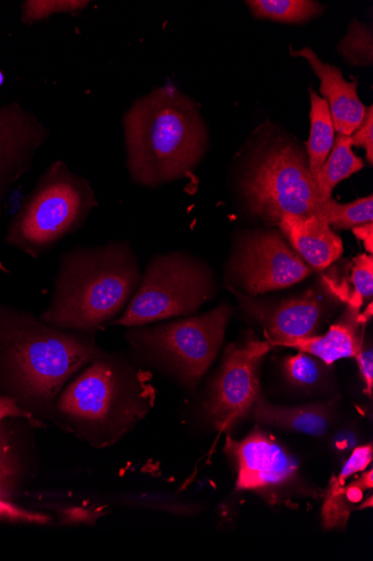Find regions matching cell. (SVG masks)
Listing matches in <instances>:
<instances>
[{"label":"cell","instance_id":"9a60e30c","mask_svg":"<svg viewBox=\"0 0 373 561\" xmlns=\"http://www.w3.org/2000/svg\"><path fill=\"white\" fill-rule=\"evenodd\" d=\"M279 227L291 248L313 272L326 271L342 256V240L324 218L285 215Z\"/></svg>","mask_w":373,"mask_h":561},{"label":"cell","instance_id":"d6986e66","mask_svg":"<svg viewBox=\"0 0 373 561\" xmlns=\"http://www.w3.org/2000/svg\"><path fill=\"white\" fill-rule=\"evenodd\" d=\"M311 99V130L306 141L307 162L310 171L316 178L330 156L336 139V131L328 102L310 89Z\"/></svg>","mask_w":373,"mask_h":561},{"label":"cell","instance_id":"5bb4252c","mask_svg":"<svg viewBox=\"0 0 373 561\" xmlns=\"http://www.w3.org/2000/svg\"><path fill=\"white\" fill-rule=\"evenodd\" d=\"M291 56L305 59L322 81L319 90L328 102L335 131L352 135L362 124L366 112L358 95V80L347 82L339 68L319 60L308 47L292 50Z\"/></svg>","mask_w":373,"mask_h":561},{"label":"cell","instance_id":"7402d4cb","mask_svg":"<svg viewBox=\"0 0 373 561\" xmlns=\"http://www.w3.org/2000/svg\"><path fill=\"white\" fill-rule=\"evenodd\" d=\"M329 367L315 356L299 351L298 354L284 359L283 374L290 386L312 393L322 390L327 385Z\"/></svg>","mask_w":373,"mask_h":561},{"label":"cell","instance_id":"277c9868","mask_svg":"<svg viewBox=\"0 0 373 561\" xmlns=\"http://www.w3.org/2000/svg\"><path fill=\"white\" fill-rule=\"evenodd\" d=\"M152 389L120 356L102 352L62 389L55 412L84 434H119L145 414Z\"/></svg>","mask_w":373,"mask_h":561},{"label":"cell","instance_id":"52a82bcc","mask_svg":"<svg viewBox=\"0 0 373 561\" xmlns=\"http://www.w3.org/2000/svg\"><path fill=\"white\" fill-rule=\"evenodd\" d=\"M217 291L214 276L193 254H159L145 272L124 314L112 324L139 328L194 314Z\"/></svg>","mask_w":373,"mask_h":561},{"label":"cell","instance_id":"2e32d148","mask_svg":"<svg viewBox=\"0 0 373 561\" xmlns=\"http://www.w3.org/2000/svg\"><path fill=\"white\" fill-rule=\"evenodd\" d=\"M372 314L347 305L341 318L324 335L298 339L281 346L308 353L327 366L341 359L355 358L364 343V327Z\"/></svg>","mask_w":373,"mask_h":561},{"label":"cell","instance_id":"ac0fdd59","mask_svg":"<svg viewBox=\"0 0 373 561\" xmlns=\"http://www.w3.org/2000/svg\"><path fill=\"white\" fill-rule=\"evenodd\" d=\"M373 488L372 469L360 473L348 485L334 477L325 496L323 524L327 529L345 528L352 510L364 500V492Z\"/></svg>","mask_w":373,"mask_h":561},{"label":"cell","instance_id":"30bf717a","mask_svg":"<svg viewBox=\"0 0 373 561\" xmlns=\"http://www.w3.org/2000/svg\"><path fill=\"white\" fill-rule=\"evenodd\" d=\"M271 347L254 337L228 346L203 403L207 419L220 432H230L250 415L260 396L259 367Z\"/></svg>","mask_w":373,"mask_h":561},{"label":"cell","instance_id":"83f0119b","mask_svg":"<svg viewBox=\"0 0 373 561\" xmlns=\"http://www.w3.org/2000/svg\"><path fill=\"white\" fill-rule=\"evenodd\" d=\"M352 147L365 149L366 160L370 165L373 162V108H366L364 119L360 127L350 135Z\"/></svg>","mask_w":373,"mask_h":561},{"label":"cell","instance_id":"4316f807","mask_svg":"<svg viewBox=\"0 0 373 561\" xmlns=\"http://www.w3.org/2000/svg\"><path fill=\"white\" fill-rule=\"evenodd\" d=\"M19 478L20 465L12 436L0 424V497L8 500L14 494Z\"/></svg>","mask_w":373,"mask_h":561},{"label":"cell","instance_id":"3957f363","mask_svg":"<svg viewBox=\"0 0 373 561\" xmlns=\"http://www.w3.org/2000/svg\"><path fill=\"white\" fill-rule=\"evenodd\" d=\"M141 273L128 242L66 251L40 319L66 331L92 334L127 308Z\"/></svg>","mask_w":373,"mask_h":561},{"label":"cell","instance_id":"9c48e42d","mask_svg":"<svg viewBox=\"0 0 373 561\" xmlns=\"http://www.w3.org/2000/svg\"><path fill=\"white\" fill-rule=\"evenodd\" d=\"M225 454L236 470V489L253 491L271 504L293 497H314L296 458L273 436L255 428L241 440L228 436Z\"/></svg>","mask_w":373,"mask_h":561},{"label":"cell","instance_id":"f546056e","mask_svg":"<svg viewBox=\"0 0 373 561\" xmlns=\"http://www.w3.org/2000/svg\"><path fill=\"white\" fill-rule=\"evenodd\" d=\"M0 519L27 522L39 525H44L49 522L48 517L26 512V510L15 506L3 497H0Z\"/></svg>","mask_w":373,"mask_h":561},{"label":"cell","instance_id":"603a6c76","mask_svg":"<svg viewBox=\"0 0 373 561\" xmlns=\"http://www.w3.org/2000/svg\"><path fill=\"white\" fill-rule=\"evenodd\" d=\"M325 284L338 298L347 287L351 286V288L347 290L342 302L361 310L362 305L366 300L371 301L373 294L372 254H360V256L353 260L350 266L349 282H343L342 285H340L330 279L325 280Z\"/></svg>","mask_w":373,"mask_h":561},{"label":"cell","instance_id":"7a4b0ae2","mask_svg":"<svg viewBox=\"0 0 373 561\" xmlns=\"http://www.w3.org/2000/svg\"><path fill=\"white\" fill-rule=\"evenodd\" d=\"M127 164L135 183L155 187L188 176L208 134L196 102L173 85L139 98L125 115Z\"/></svg>","mask_w":373,"mask_h":561},{"label":"cell","instance_id":"4fadbf2b","mask_svg":"<svg viewBox=\"0 0 373 561\" xmlns=\"http://www.w3.org/2000/svg\"><path fill=\"white\" fill-rule=\"evenodd\" d=\"M49 130L19 102L0 107V220L11 187L33 167Z\"/></svg>","mask_w":373,"mask_h":561},{"label":"cell","instance_id":"8fae6325","mask_svg":"<svg viewBox=\"0 0 373 561\" xmlns=\"http://www.w3.org/2000/svg\"><path fill=\"white\" fill-rule=\"evenodd\" d=\"M232 272L250 295L289 288L313 273L277 231H255L244 236Z\"/></svg>","mask_w":373,"mask_h":561},{"label":"cell","instance_id":"7c38bea8","mask_svg":"<svg viewBox=\"0 0 373 561\" xmlns=\"http://www.w3.org/2000/svg\"><path fill=\"white\" fill-rule=\"evenodd\" d=\"M237 296L244 311L264 329L272 346L317 335L341 304L326 284L278 302Z\"/></svg>","mask_w":373,"mask_h":561},{"label":"cell","instance_id":"ffe728a7","mask_svg":"<svg viewBox=\"0 0 373 561\" xmlns=\"http://www.w3.org/2000/svg\"><path fill=\"white\" fill-rule=\"evenodd\" d=\"M363 167V161L352 150L350 136L338 134L330 156L316 178L324 199L330 201L336 186L361 171Z\"/></svg>","mask_w":373,"mask_h":561},{"label":"cell","instance_id":"cb8c5ba5","mask_svg":"<svg viewBox=\"0 0 373 561\" xmlns=\"http://www.w3.org/2000/svg\"><path fill=\"white\" fill-rule=\"evenodd\" d=\"M338 53L353 67H370L373 64L372 26L353 21L347 35L338 45Z\"/></svg>","mask_w":373,"mask_h":561},{"label":"cell","instance_id":"e0dca14e","mask_svg":"<svg viewBox=\"0 0 373 561\" xmlns=\"http://www.w3.org/2000/svg\"><path fill=\"white\" fill-rule=\"evenodd\" d=\"M252 419L261 425H270L312 437L328 435L336 422V402H314L294 407L277 405L260 394L250 412Z\"/></svg>","mask_w":373,"mask_h":561},{"label":"cell","instance_id":"d6a6232c","mask_svg":"<svg viewBox=\"0 0 373 561\" xmlns=\"http://www.w3.org/2000/svg\"><path fill=\"white\" fill-rule=\"evenodd\" d=\"M3 81H4V76H3L2 71H0V85H2Z\"/></svg>","mask_w":373,"mask_h":561},{"label":"cell","instance_id":"f1b7e54d","mask_svg":"<svg viewBox=\"0 0 373 561\" xmlns=\"http://www.w3.org/2000/svg\"><path fill=\"white\" fill-rule=\"evenodd\" d=\"M360 445V436L353 427H342L330 438V449L339 456H348Z\"/></svg>","mask_w":373,"mask_h":561},{"label":"cell","instance_id":"6da1fadb","mask_svg":"<svg viewBox=\"0 0 373 561\" xmlns=\"http://www.w3.org/2000/svg\"><path fill=\"white\" fill-rule=\"evenodd\" d=\"M103 351L91 334L66 331L0 304V393L42 413Z\"/></svg>","mask_w":373,"mask_h":561},{"label":"cell","instance_id":"484cf974","mask_svg":"<svg viewBox=\"0 0 373 561\" xmlns=\"http://www.w3.org/2000/svg\"><path fill=\"white\" fill-rule=\"evenodd\" d=\"M90 4L85 0H26L22 5V22L32 25L56 14H78Z\"/></svg>","mask_w":373,"mask_h":561},{"label":"cell","instance_id":"4dcf8cb0","mask_svg":"<svg viewBox=\"0 0 373 561\" xmlns=\"http://www.w3.org/2000/svg\"><path fill=\"white\" fill-rule=\"evenodd\" d=\"M355 360L364 385V393L371 398L373 391V350L371 344L363 343Z\"/></svg>","mask_w":373,"mask_h":561},{"label":"cell","instance_id":"ba28073f","mask_svg":"<svg viewBox=\"0 0 373 561\" xmlns=\"http://www.w3.org/2000/svg\"><path fill=\"white\" fill-rule=\"evenodd\" d=\"M232 313L223 302L198 317L133 330L128 340L136 352L194 389L215 362Z\"/></svg>","mask_w":373,"mask_h":561},{"label":"cell","instance_id":"44dd1931","mask_svg":"<svg viewBox=\"0 0 373 561\" xmlns=\"http://www.w3.org/2000/svg\"><path fill=\"white\" fill-rule=\"evenodd\" d=\"M246 4L258 19L289 24L307 22L324 11L312 0H250Z\"/></svg>","mask_w":373,"mask_h":561},{"label":"cell","instance_id":"5b68a950","mask_svg":"<svg viewBox=\"0 0 373 561\" xmlns=\"http://www.w3.org/2000/svg\"><path fill=\"white\" fill-rule=\"evenodd\" d=\"M97 203L85 178L63 161L51 163L9 225L5 242L37 260L81 229Z\"/></svg>","mask_w":373,"mask_h":561},{"label":"cell","instance_id":"d4e9b609","mask_svg":"<svg viewBox=\"0 0 373 561\" xmlns=\"http://www.w3.org/2000/svg\"><path fill=\"white\" fill-rule=\"evenodd\" d=\"M327 220L333 229L348 230L373 222V196L369 195L350 203L328 202Z\"/></svg>","mask_w":373,"mask_h":561},{"label":"cell","instance_id":"1f68e13d","mask_svg":"<svg viewBox=\"0 0 373 561\" xmlns=\"http://www.w3.org/2000/svg\"><path fill=\"white\" fill-rule=\"evenodd\" d=\"M353 234L363 242L369 254L373 251V222L361 225L352 229Z\"/></svg>","mask_w":373,"mask_h":561},{"label":"cell","instance_id":"8992f818","mask_svg":"<svg viewBox=\"0 0 373 561\" xmlns=\"http://www.w3.org/2000/svg\"><path fill=\"white\" fill-rule=\"evenodd\" d=\"M250 211L279 225L285 215L327 220L328 202L319 193L307 158L295 144L281 139L261 148L243 181Z\"/></svg>","mask_w":373,"mask_h":561}]
</instances>
